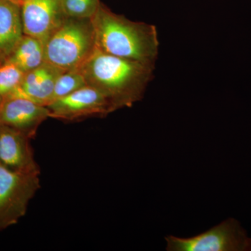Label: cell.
<instances>
[{
	"mask_svg": "<svg viewBox=\"0 0 251 251\" xmlns=\"http://www.w3.org/2000/svg\"><path fill=\"white\" fill-rule=\"evenodd\" d=\"M31 140L22 132L0 124V163L13 171L40 175Z\"/></svg>",
	"mask_w": 251,
	"mask_h": 251,
	"instance_id": "ba28073f",
	"label": "cell"
},
{
	"mask_svg": "<svg viewBox=\"0 0 251 251\" xmlns=\"http://www.w3.org/2000/svg\"><path fill=\"white\" fill-rule=\"evenodd\" d=\"M24 34L21 6L11 0H0V58L11 53Z\"/></svg>",
	"mask_w": 251,
	"mask_h": 251,
	"instance_id": "8fae6325",
	"label": "cell"
},
{
	"mask_svg": "<svg viewBox=\"0 0 251 251\" xmlns=\"http://www.w3.org/2000/svg\"><path fill=\"white\" fill-rule=\"evenodd\" d=\"M91 20L96 49L121 58L155 65L159 42L154 25L130 21L101 2Z\"/></svg>",
	"mask_w": 251,
	"mask_h": 251,
	"instance_id": "7a4b0ae2",
	"label": "cell"
},
{
	"mask_svg": "<svg viewBox=\"0 0 251 251\" xmlns=\"http://www.w3.org/2000/svg\"></svg>",
	"mask_w": 251,
	"mask_h": 251,
	"instance_id": "e0dca14e",
	"label": "cell"
},
{
	"mask_svg": "<svg viewBox=\"0 0 251 251\" xmlns=\"http://www.w3.org/2000/svg\"><path fill=\"white\" fill-rule=\"evenodd\" d=\"M62 9L67 17L92 19L100 4V0H61Z\"/></svg>",
	"mask_w": 251,
	"mask_h": 251,
	"instance_id": "9a60e30c",
	"label": "cell"
},
{
	"mask_svg": "<svg viewBox=\"0 0 251 251\" xmlns=\"http://www.w3.org/2000/svg\"><path fill=\"white\" fill-rule=\"evenodd\" d=\"M11 1H14V2L16 3V4L21 5H21L24 3V1H25V0H11Z\"/></svg>",
	"mask_w": 251,
	"mask_h": 251,
	"instance_id": "2e32d148",
	"label": "cell"
},
{
	"mask_svg": "<svg viewBox=\"0 0 251 251\" xmlns=\"http://www.w3.org/2000/svg\"><path fill=\"white\" fill-rule=\"evenodd\" d=\"M154 68L96 49L80 70L87 86L104 94L117 110L130 108L143 98Z\"/></svg>",
	"mask_w": 251,
	"mask_h": 251,
	"instance_id": "6da1fadb",
	"label": "cell"
},
{
	"mask_svg": "<svg viewBox=\"0 0 251 251\" xmlns=\"http://www.w3.org/2000/svg\"><path fill=\"white\" fill-rule=\"evenodd\" d=\"M0 62H1V58H0Z\"/></svg>",
	"mask_w": 251,
	"mask_h": 251,
	"instance_id": "ac0fdd59",
	"label": "cell"
},
{
	"mask_svg": "<svg viewBox=\"0 0 251 251\" xmlns=\"http://www.w3.org/2000/svg\"><path fill=\"white\" fill-rule=\"evenodd\" d=\"M39 175L13 171L0 163V232L25 215L41 187Z\"/></svg>",
	"mask_w": 251,
	"mask_h": 251,
	"instance_id": "277c9868",
	"label": "cell"
},
{
	"mask_svg": "<svg viewBox=\"0 0 251 251\" xmlns=\"http://www.w3.org/2000/svg\"><path fill=\"white\" fill-rule=\"evenodd\" d=\"M4 61L14 64L25 74L31 72L46 62L44 43L32 36L23 34L14 50Z\"/></svg>",
	"mask_w": 251,
	"mask_h": 251,
	"instance_id": "7c38bea8",
	"label": "cell"
},
{
	"mask_svg": "<svg viewBox=\"0 0 251 251\" xmlns=\"http://www.w3.org/2000/svg\"><path fill=\"white\" fill-rule=\"evenodd\" d=\"M47 108L50 118L66 122L103 117L116 111L104 94L90 86H85L67 97L54 100Z\"/></svg>",
	"mask_w": 251,
	"mask_h": 251,
	"instance_id": "8992f818",
	"label": "cell"
},
{
	"mask_svg": "<svg viewBox=\"0 0 251 251\" xmlns=\"http://www.w3.org/2000/svg\"><path fill=\"white\" fill-rule=\"evenodd\" d=\"M85 86L87 85L80 69L63 72L59 75L54 85L52 102L67 97Z\"/></svg>",
	"mask_w": 251,
	"mask_h": 251,
	"instance_id": "5bb4252c",
	"label": "cell"
},
{
	"mask_svg": "<svg viewBox=\"0 0 251 251\" xmlns=\"http://www.w3.org/2000/svg\"><path fill=\"white\" fill-rule=\"evenodd\" d=\"M166 240L168 251H251V238L240 223L232 218L195 237L168 236Z\"/></svg>",
	"mask_w": 251,
	"mask_h": 251,
	"instance_id": "5b68a950",
	"label": "cell"
},
{
	"mask_svg": "<svg viewBox=\"0 0 251 251\" xmlns=\"http://www.w3.org/2000/svg\"><path fill=\"white\" fill-rule=\"evenodd\" d=\"M63 72L45 62L41 67L24 74L13 97H21L43 106H49L52 102L56 81Z\"/></svg>",
	"mask_w": 251,
	"mask_h": 251,
	"instance_id": "30bf717a",
	"label": "cell"
},
{
	"mask_svg": "<svg viewBox=\"0 0 251 251\" xmlns=\"http://www.w3.org/2000/svg\"><path fill=\"white\" fill-rule=\"evenodd\" d=\"M21 14L24 34L44 45L67 18L61 0H25L21 5Z\"/></svg>",
	"mask_w": 251,
	"mask_h": 251,
	"instance_id": "52a82bcc",
	"label": "cell"
},
{
	"mask_svg": "<svg viewBox=\"0 0 251 251\" xmlns=\"http://www.w3.org/2000/svg\"><path fill=\"white\" fill-rule=\"evenodd\" d=\"M50 118L49 108L28 99L13 97L0 104V124L19 130L33 139L39 126Z\"/></svg>",
	"mask_w": 251,
	"mask_h": 251,
	"instance_id": "9c48e42d",
	"label": "cell"
},
{
	"mask_svg": "<svg viewBox=\"0 0 251 251\" xmlns=\"http://www.w3.org/2000/svg\"><path fill=\"white\" fill-rule=\"evenodd\" d=\"M24 74L11 63L0 62V104L14 97Z\"/></svg>",
	"mask_w": 251,
	"mask_h": 251,
	"instance_id": "4fadbf2b",
	"label": "cell"
},
{
	"mask_svg": "<svg viewBox=\"0 0 251 251\" xmlns=\"http://www.w3.org/2000/svg\"><path fill=\"white\" fill-rule=\"evenodd\" d=\"M44 47L48 64L62 72L80 69L96 50L92 20L67 16Z\"/></svg>",
	"mask_w": 251,
	"mask_h": 251,
	"instance_id": "3957f363",
	"label": "cell"
}]
</instances>
